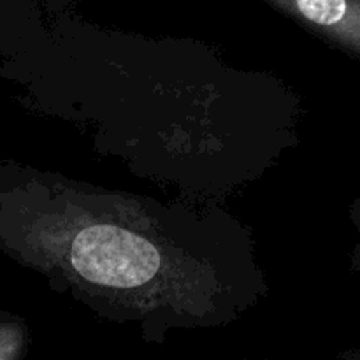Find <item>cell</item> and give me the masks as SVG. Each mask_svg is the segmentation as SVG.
Listing matches in <instances>:
<instances>
[{
    "label": "cell",
    "mask_w": 360,
    "mask_h": 360,
    "mask_svg": "<svg viewBox=\"0 0 360 360\" xmlns=\"http://www.w3.org/2000/svg\"><path fill=\"white\" fill-rule=\"evenodd\" d=\"M238 221L0 165V252L150 341L238 319L262 294Z\"/></svg>",
    "instance_id": "obj_1"
},
{
    "label": "cell",
    "mask_w": 360,
    "mask_h": 360,
    "mask_svg": "<svg viewBox=\"0 0 360 360\" xmlns=\"http://www.w3.org/2000/svg\"><path fill=\"white\" fill-rule=\"evenodd\" d=\"M327 41L360 55V0H262Z\"/></svg>",
    "instance_id": "obj_2"
},
{
    "label": "cell",
    "mask_w": 360,
    "mask_h": 360,
    "mask_svg": "<svg viewBox=\"0 0 360 360\" xmlns=\"http://www.w3.org/2000/svg\"><path fill=\"white\" fill-rule=\"evenodd\" d=\"M30 347V330L21 319L0 315V360H23Z\"/></svg>",
    "instance_id": "obj_3"
},
{
    "label": "cell",
    "mask_w": 360,
    "mask_h": 360,
    "mask_svg": "<svg viewBox=\"0 0 360 360\" xmlns=\"http://www.w3.org/2000/svg\"><path fill=\"white\" fill-rule=\"evenodd\" d=\"M343 359L345 360H360V354H347Z\"/></svg>",
    "instance_id": "obj_4"
}]
</instances>
